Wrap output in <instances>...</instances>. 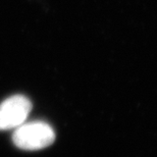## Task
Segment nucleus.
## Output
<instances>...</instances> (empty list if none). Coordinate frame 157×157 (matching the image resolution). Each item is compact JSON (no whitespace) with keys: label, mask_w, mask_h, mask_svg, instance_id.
Listing matches in <instances>:
<instances>
[{"label":"nucleus","mask_w":157,"mask_h":157,"mask_svg":"<svg viewBox=\"0 0 157 157\" xmlns=\"http://www.w3.org/2000/svg\"><path fill=\"white\" fill-rule=\"evenodd\" d=\"M14 145L23 150H40L55 140L54 130L43 121H32L17 128L12 136Z\"/></svg>","instance_id":"f257e3e1"},{"label":"nucleus","mask_w":157,"mask_h":157,"mask_svg":"<svg viewBox=\"0 0 157 157\" xmlns=\"http://www.w3.org/2000/svg\"><path fill=\"white\" fill-rule=\"evenodd\" d=\"M32 104L27 97L14 95L0 104V131L17 128L27 119Z\"/></svg>","instance_id":"f03ea898"}]
</instances>
